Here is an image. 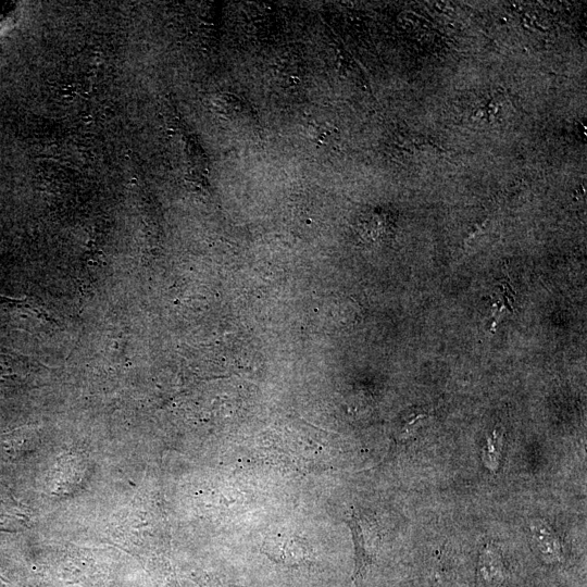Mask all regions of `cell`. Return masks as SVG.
<instances>
[{
  "label": "cell",
  "mask_w": 587,
  "mask_h": 587,
  "mask_svg": "<svg viewBox=\"0 0 587 587\" xmlns=\"http://www.w3.org/2000/svg\"><path fill=\"white\" fill-rule=\"evenodd\" d=\"M504 579V565L497 547L487 545L477 565L478 587H500Z\"/></svg>",
  "instance_id": "3957f363"
},
{
  "label": "cell",
  "mask_w": 587,
  "mask_h": 587,
  "mask_svg": "<svg viewBox=\"0 0 587 587\" xmlns=\"http://www.w3.org/2000/svg\"><path fill=\"white\" fill-rule=\"evenodd\" d=\"M502 448V435L494 432L492 436L487 439L486 447L483 451V460L485 465L492 472H496L500 461Z\"/></svg>",
  "instance_id": "5b68a950"
},
{
  "label": "cell",
  "mask_w": 587,
  "mask_h": 587,
  "mask_svg": "<svg viewBox=\"0 0 587 587\" xmlns=\"http://www.w3.org/2000/svg\"><path fill=\"white\" fill-rule=\"evenodd\" d=\"M348 525L354 545L353 580H357L365 576L375 560L379 534L375 520L357 509L350 513Z\"/></svg>",
  "instance_id": "6da1fadb"
},
{
  "label": "cell",
  "mask_w": 587,
  "mask_h": 587,
  "mask_svg": "<svg viewBox=\"0 0 587 587\" xmlns=\"http://www.w3.org/2000/svg\"><path fill=\"white\" fill-rule=\"evenodd\" d=\"M534 532L540 552L547 558V561H558L560 558V547L552 533L547 530V528H541L539 525L534 527Z\"/></svg>",
  "instance_id": "277c9868"
},
{
  "label": "cell",
  "mask_w": 587,
  "mask_h": 587,
  "mask_svg": "<svg viewBox=\"0 0 587 587\" xmlns=\"http://www.w3.org/2000/svg\"><path fill=\"white\" fill-rule=\"evenodd\" d=\"M262 551L275 563L286 566L302 565L311 559L310 546L295 533L268 535L264 539Z\"/></svg>",
  "instance_id": "7a4b0ae2"
}]
</instances>
